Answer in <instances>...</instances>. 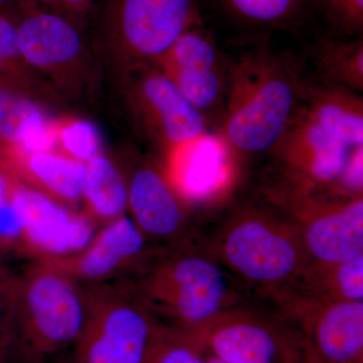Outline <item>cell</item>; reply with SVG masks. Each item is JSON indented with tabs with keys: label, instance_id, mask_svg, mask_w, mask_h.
<instances>
[{
	"label": "cell",
	"instance_id": "cell-11",
	"mask_svg": "<svg viewBox=\"0 0 363 363\" xmlns=\"http://www.w3.org/2000/svg\"><path fill=\"white\" fill-rule=\"evenodd\" d=\"M155 63L204 116L226 96L228 80L222 76L218 50L199 25L186 30Z\"/></svg>",
	"mask_w": 363,
	"mask_h": 363
},
{
	"label": "cell",
	"instance_id": "cell-13",
	"mask_svg": "<svg viewBox=\"0 0 363 363\" xmlns=\"http://www.w3.org/2000/svg\"><path fill=\"white\" fill-rule=\"evenodd\" d=\"M135 94L145 123L168 152L207 133L206 117L159 67L143 71Z\"/></svg>",
	"mask_w": 363,
	"mask_h": 363
},
{
	"label": "cell",
	"instance_id": "cell-20",
	"mask_svg": "<svg viewBox=\"0 0 363 363\" xmlns=\"http://www.w3.org/2000/svg\"><path fill=\"white\" fill-rule=\"evenodd\" d=\"M304 112L332 138L350 149L363 147V101L341 86H314L306 93Z\"/></svg>",
	"mask_w": 363,
	"mask_h": 363
},
{
	"label": "cell",
	"instance_id": "cell-9",
	"mask_svg": "<svg viewBox=\"0 0 363 363\" xmlns=\"http://www.w3.org/2000/svg\"><path fill=\"white\" fill-rule=\"evenodd\" d=\"M190 334L226 363H297L304 358L297 341L285 331L255 315L234 310Z\"/></svg>",
	"mask_w": 363,
	"mask_h": 363
},
{
	"label": "cell",
	"instance_id": "cell-8",
	"mask_svg": "<svg viewBox=\"0 0 363 363\" xmlns=\"http://www.w3.org/2000/svg\"><path fill=\"white\" fill-rule=\"evenodd\" d=\"M130 215L100 226L81 252L45 262L65 272L82 286L124 281L140 271L156 253Z\"/></svg>",
	"mask_w": 363,
	"mask_h": 363
},
{
	"label": "cell",
	"instance_id": "cell-26",
	"mask_svg": "<svg viewBox=\"0 0 363 363\" xmlns=\"http://www.w3.org/2000/svg\"><path fill=\"white\" fill-rule=\"evenodd\" d=\"M147 363H208L207 353L192 334L162 324Z\"/></svg>",
	"mask_w": 363,
	"mask_h": 363
},
{
	"label": "cell",
	"instance_id": "cell-17",
	"mask_svg": "<svg viewBox=\"0 0 363 363\" xmlns=\"http://www.w3.org/2000/svg\"><path fill=\"white\" fill-rule=\"evenodd\" d=\"M229 150L220 135L206 133L169 150V181L184 202L203 201L218 192L229 177Z\"/></svg>",
	"mask_w": 363,
	"mask_h": 363
},
{
	"label": "cell",
	"instance_id": "cell-34",
	"mask_svg": "<svg viewBox=\"0 0 363 363\" xmlns=\"http://www.w3.org/2000/svg\"><path fill=\"white\" fill-rule=\"evenodd\" d=\"M7 271H9V269H7L6 267L2 264L1 260H0V276L4 274V272H6Z\"/></svg>",
	"mask_w": 363,
	"mask_h": 363
},
{
	"label": "cell",
	"instance_id": "cell-10",
	"mask_svg": "<svg viewBox=\"0 0 363 363\" xmlns=\"http://www.w3.org/2000/svg\"><path fill=\"white\" fill-rule=\"evenodd\" d=\"M298 208V231L310 262L339 264L363 255L362 196L327 204L303 198Z\"/></svg>",
	"mask_w": 363,
	"mask_h": 363
},
{
	"label": "cell",
	"instance_id": "cell-33",
	"mask_svg": "<svg viewBox=\"0 0 363 363\" xmlns=\"http://www.w3.org/2000/svg\"><path fill=\"white\" fill-rule=\"evenodd\" d=\"M297 363H319L318 362H315V360L311 359V358L306 357L301 359L300 362Z\"/></svg>",
	"mask_w": 363,
	"mask_h": 363
},
{
	"label": "cell",
	"instance_id": "cell-1",
	"mask_svg": "<svg viewBox=\"0 0 363 363\" xmlns=\"http://www.w3.org/2000/svg\"><path fill=\"white\" fill-rule=\"evenodd\" d=\"M302 88L286 62L271 52L245 55L227 81L220 135L230 149L260 154L276 149L295 118Z\"/></svg>",
	"mask_w": 363,
	"mask_h": 363
},
{
	"label": "cell",
	"instance_id": "cell-3",
	"mask_svg": "<svg viewBox=\"0 0 363 363\" xmlns=\"http://www.w3.org/2000/svg\"><path fill=\"white\" fill-rule=\"evenodd\" d=\"M86 315L85 286L48 262H33L16 274L11 359L49 362L76 343Z\"/></svg>",
	"mask_w": 363,
	"mask_h": 363
},
{
	"label": "cell",
	"instance_id": "cell-35",
	"mask_svg": "<svg viewBox=\"0 0 363 363\" xmlns=\"http://www.w3.org/2000/svg\"><path fill=\"white\" fill-rule=\"evenodd\" d=\"M7 0H0V6H2V4H4V2H6Z\"/></svg>",
	"mask_w": 363,
	"mask_h": 363
},
{
	"label": "cell",
	"instance_id": "cell-28",
	"mask_svg": "<svg viewBox=\"0 0 363 363\" xmlns=\"http://www.w3.org/2000/svg\"><path fill=\"white\" fill-rule=\"evenodd\" d=\"M16 274L7 271L0 276V352L6 353L9 357L16 308Z\"/></svg>",
	"mask_w": 363,
	"mask_h": 363
},
{
	"label": "cell",
	"instance_id": "cell-22",
	"mask_svg": "<svg viewBox=\"0 0 363 363\" xmlns=\"http://www.w3.org/2000/svg\"><path fill=\"white\" fill-rule=\"evenodd\" d=\"M298 279L306 285L305 300L363 302V255L339 264L310 262Z\"/></svg>",
	"mask_w": 363,
	"mask_h": 363
},
{
	"label": "cell",
	"instance_id": "cell-4",
	"mask_svg": "<svg viewBox=\"0 0 363 363\" xmlns=\"http://www.w3.org/2000/svg\"><path fill=\"white\" fill-rule=\"evenodd\" d=\"M84 286L87 315L74 363H147L161 321L124 281Z\"/></svg>",
	"mask_w": 363,
	"mask_h": 363
},
{
	"label": "cell",
	"instance_id": "cell-24",
	"mask_svg": "<svg viewBox=\"0 0 363 363\" xmlns=\"http://www.w3.org/2000/svg\"><path fill=\"white\" fill-rule=\"evenodd\" d=\"M319 65L330 84L347 89H363V40H326L319 51Z\"/></svg>",
	"mask_w": 363,
	"mask_h": 363
},
{
	"label": "cell",
	"instance_id": "cell-30",
	"mask_svg": "<svg viewBox=\"0 0 363 363\" xmlns=\"http://www.w3.org/2000/svg\"><path fill=\"white\" fill-rule=\"evenodd\" d=\"M33 1L50 6L55 13L63 14L73 21L75 16L82 18L86 16L92 7L94 0H33Z\"/></svg>",
	"mask_w": 363,
	"mask_h": 363
},
{
	"label": "cell",
	"instance_id": "cell-12",
	"mask_svg": "<svg viewBox=\"0 0 363 363\" xmlns=\"http://www.w3.org/2000/svg\"><path fill=\"white\" fill-rule=\"evenodd\" d=\"M308 357L319 363H362L363 302L300 298Z\"/></svg>",
	"mask_w": 363,
	"mask_h": 363
},
{
	"label": "cell",
	"instance_id": "cell-7",
	"mask_svg": "<svg viewBox=\"0 0 363 363\" xmlns=\"http://www.w3.org/2000/svg\"><path fill=\"white\" fill-rule=\"evenodd\" d=\"M11 203L21 223L18 252L35 262L75 255L87 247L97 233L98 226L84 212L59 204L16 178Z\"/></svg>",
	"mask_w": 363,
	"mask_h": 363
},
{
	"label": "cell",
	"instance_id": "cell-31",
	"mask_svg": "<svg viewBox=\"0 0 363 363\" xmlns=\"http://www.w3.org/2000/svg\"><path fill=\"white\" fill-rule=\"evenodd\" d=\"M207 353V362L208 363H226L224 362H222L221 359H219V358H217L216 357H214V355H212L211 353L208 352Z\"/></svg>",
	"mask_w": 363,
	"mask_h": 363
},
{
	"label": "cell",
	"instance_id": "cell-23",
	"mask_svg": "<svg viewBox=\"0 0 363 363\" xmlns=\"http://www.w3.org/2000/svg\"><path fill=\"white\" fill-rule=\"evenodd\" d=\"M231 20L253 28H288L307 16L309 0H214Z\"/></svg>",
	"mask_w": 363,
	"mask_h": 363
},
{
	"label": "cell",
	"instance_id": "cell-16",
	"mask_svg": "<svg viewBox=\"0 0 363 363\" xmlns=\"http://www.w3.org/2000/svg\"><path fill=\"white\" fill-rule=\"evenodd\" d=\"M0 164L23 185L72 208L82 202L86 164L59 150L26 152L0 149Z\"/></svg>",
	"mask_w": 363,
	"mask_h": 363
},
{
	"label": "cell",
	"instance_id": "cell-32",
	"mask_svg": "<svg viewBox=\"0 0 363 363\" xmlns=\"http://www.w3.org/2000/svg\"><path fill=\"white\" fill-rule=\"evenodd\" d=\"M11 360V357L6 354V353L0 352V363H9Z\"/></svg>",
	"mask_w": 363,
	"mask_h": 363
},
{
	"label": "cell",
	"instance_id": "cell-14",
	"mask_svg": "<svg viewBox=\"0 0 363 363\" xmlns=\"http://www.w3.org/2000/svg\"><path fill=\"white\" fill-rule=\"evenodd\" d=\"M276 149L307 189L335 186L354 150L325 133L304 111L296 114Z\"/></svg>",
	"mask_w": 363,
	"mask_h": 363
},
{
	"label": "cell",
	"instance_id": "cell-27",
	"mask_svg": "<svg viewBox=\"0 0 363 363\" xmlns=\"http://www.w3.org/2000/svg\"><path fill=\"white\" fill-rule=\"evenodd\" d=\"M329 20L350 35L362 32L363 0H317Z\"/></svg>",
	"mask_w": 363,
	"mask_h": 363
},
{
	"label": "cell",
	"instance_id": "cell-18",
	"mask_svg": "<svg viewBox=\"0 0 363 363\" xmlns=\"http://www.w3.org/2000/svg\"><path fill=\"white\" fill-rule=\"evenodd\" d=\"M23 61L43 70H55L75 61L82 37L71 18L55 11L28 9L14 21Z\"/></svg>",
	"mask_w": 363,
	"mask_h": 363
},
{
	"label": "cell",
	"instance_id": "cell-36",
	"mask_svg": "<svg viewBox=\"0 0 363 363\" xmlns=\"http://www.w3.org/2000/svg\"><path fill=\"white\" fill-rule=\"evenodd\" d=\"M0 147H1V145H0Z\"/></svg>",
	"mask_w": 363,
	"mask_h": 363
},
{
	"label": "cell",
	"instance_id": "cell-5",
	"mask_svg": "<svg viewBox=\"0 0 363 363\" xmlns=\"http://www.w3.org/2000/svg\"><path fill=\"white\" fill-rule=\"evenodd\" d=\"M219 247L229 269L271 290L297 283L310 264L298 229L259 212H247L231 220Z\"/></svg>",
	"mask_w": 363,
	"mask_h": 363
},
{
	"label": "cell",
	"instance_id": "cell-15",
	"mask_svg": "<svg viewBox=\"0 0 363 363\" xmlns=\"http://www.w3.org/2000/svg\"><path fill=\"white\" fill-rule=\"evenodd\" d=\"M128 183V212L145 238L164 241L180 238L187 224L186 203L164 171L142 166L133 172Z\"/></svg>",
	"mask_w": 363,
	"mask_h": 363
},
{
	"label": "cell",
	"instance_id": "cell-29",
	"mask_svg": "<svg viewBox=\"0 0 363 363\" xmlns=\"http://www.w3.org/2000/svg\"><path fill=\"white\" fill-rule=\"evenodd\" d=\"M16 21L0 13V72H11L21 61Z\"/></svg>",
	"mask_w": 363,
	"mask_h": 363
},
{
	"label": "cell",
	"instance_id": "cell-21",
	"mask_svg": "<svg viewBox=\"0 0 363 363\" xmlns=\"http://www.w3.org/2000/svg\"><path fill=\"white\" fill-rule=\"evenodd\" d=\"M82 202L83 212L98 227L128 214V178L104 155L86 162Z\"/></svg>",
	"mask_w": 363,
	"mask_h": 363
},
{
	"label": "cell",
	"instance_id": "cell-2",
	"mask_svg": "<svg viewBox=\"0 0 363 363\" xmlns=\"http://www.w3.org/2000/svg\"><path fill=\"white\" fill-rule=\"evenodd\" d=\"M124 283L166 326L193 333L207 326L234 303L228 274L209 257L175 247L157 252Z\"/></svg>",
	"mask_w": 363,
	"mask_h": 363
},
{
	"label": "cell",
	"instance_id": "cell-6",
	"mask_svg": "<svg viewBox=\"0 0 363 363\" xmlns=\"http://www.w3.org/2000/svg\"><path fill=\"white\" fill-rule=\"evenodd\" d=\"M198 21L196 0H105L107 39L138 62L155 63Z\"/></svg>",
	"mask_w": 363,
	"mask_h": 363
},
{
	"label": "cell",
	"instance_id": "cell-19",
	"mask_svg": "<svg viewBox=\"0 0 363 363\" xmlns=\"http://www.w3.org/2000/svg\"><path fill=\"white\" fill-rule=\"evenodd\" d=\"M0 145L21 152L56 150V128L35 102L0 80Z\"/></svg>",
	"mask_w": 363,
	"mask_h": 363
},
{
	"label": "cell",
	"instance_id": "cell-25",
	"mask_svg": "<svg viewBox=\"0 0 363 363\" xmlns=\"http://www.w3.org/2000/svg\"><path fill=\"white\" fill-rule=\"evenodd\" d=\"M56 150L86 164L101 154V138L94 124L83 119H64L55 123Z\"/></svg>",
	"mask_w": 363,
	"mask_h": 363
},
{
	"label": "cell",
	"instance_id": "cell-37",
	"mask_svg": "<svg viewBox=\"0 0 363 363\" xmlns=\"http://www.w3.org/2000/svg\"><path fill=\"white\" fill-rule=\"evenodd\" d=\"M48 363H49V362H48Z\"/></svg>",
	"mask_w": 363,
	"mask_h": 363
}]
</instances>
